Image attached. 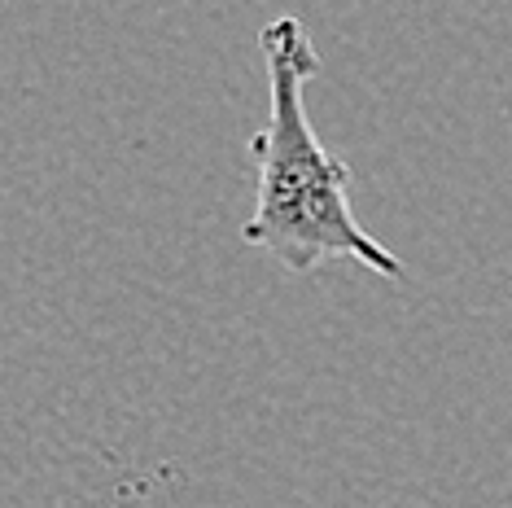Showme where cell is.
<instances>
[{
  "label": "cell",
  "mask_w": 512,
  "mask_h": 508,
  "mask_svg": "<svg viewBox=\"0 0 512 508\" xmlns=\"http://www.w3.org/2000/svg\"><path fill=\"white\" fill-rule=\"evenodd\" d=\"M259 49L267 62V127L250 145L259 189L241 241L281 259L289 272H316L329 259H355L390 281H403V259L364 233L351 211V167L311 132L307 84L320 75V53L307 27L298 18L267 22Z\"/></svg>",
  "instance_id": "cell-1"
}]
</instances>
